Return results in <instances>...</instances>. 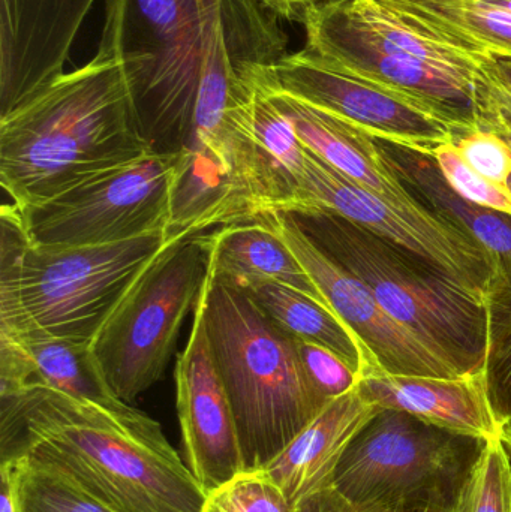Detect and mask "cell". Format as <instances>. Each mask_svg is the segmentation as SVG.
<instances>
[{"mask_svg": "<svg viewBox=\"0 0 511 512\" xmlns=\"http://www.w3.org/2000/svg\"><path fill=\"white\" fill-rule=\"evenodd\" d=\"M221 14L222 0H105L98 53L122 65L153 153L177 155L191 144Z\"/></svg>", "mask_w": 511, "mask_h": 512, "instance_id": "obj_5", "label": "cell"}, {"mask_svg": "<svg viewBox=\"0 0 511 512\" xmlns=\"http://www.w3.org/2000/svg\"><path fill=\"white\" fill-rule=\"evenodd\" d=\"M333 261L359 277L399 324L459 376L485 369V298L419 256L329 210L285 212Z\"/></svg>", "mask_w": 511, "mask_h": 512, "instance_id": "obj_6", "label": "cell"}, {"mask_svg": "<svg viewBox=\"0 0 511 512\" xmlns=\"http://www.w3.org/2000/svg\"><path fill=\"white\" fill-rule=\"evenodd\" d=\"M485 441L380 408L345 451L333 489L360 512L402 504L456 507Z\"/></svg>", "mask_w": 511, "mask_h": 512, "instance_id": "obj_8", "label": "cell"}, {"mask_svg": "<svg viewBox=\"0 0 511 512\" xmlns=\"http://www.w3.org/2000/svg\"><path fill=\"white\" fill-rule=\"evenodd\" d=\"M0 512H17L14 487H12L11 474L6 462H0Z\"/></svg>", "mask_w": 511, "mask_h": 512, "instance_id": "obj_36", "label": "cell"}, {"mask_svg": "<svg viewBox=\"0 0 511 512\" xmlns=\"http://www.w3.org/2000/svg\"><path fill=\"white\" fill-rule=\"evenodd\" d=\"M375 140L384 161L408 194L426 209L467 231L511 279V216L476 206L456 194L428 153L377 137Z\"/></svg>", "mask_w": 511, "mask_h": 512, "instance_id": "obj_19", "label": "cell"}, {"mask_svg": "<svg viewBox=\"0 0 511 512\" xmlns=\"http://www.w3.org/2000/svg\"><path fill=\"white\" fill-rule=\"evenodd\" d=\"M53 463L116 512H203L206 490L141 412L116 414L47 385L0 391V456Z\"/></svg>", "mask_w": 511, "mask_h": 512, "instance_id": "obj_1", "label": "cell"}, {"mask_svg": "<svg viewBox=\"0 0 511 512\" xmlns=\"http://www.w3.org/2000/svg\"><path fill=\"white\" fill-rule=\"evenodd\" d=\"M378 409L354 388L327 403L264 471L297 507L308 496L332 487L342 456Z\"/></svg>", "mask_w": 511, "mask_h": 512, "instance_id": "obj_17", "label": "cell"}, {"mask_svg": "<svg viewBox=\"0 0 511 512\" xmlns=\"http://www.w3.org/2000/svg\"><path fill=\"white\" fill-rule=\"evenodd\" d=\"M212 270L216 277L233 285L284 283L327 304L296 255L258 219L213 231Z\"/></svg>", "mask_w": 511, "mask_h": 512, "instance_id": "obj_22", "label": "cell"}, {"mask_svg": "<svg viewBox=\"0 0 511 512\" xmlns=\"http://www.w3.org/2000/svg\"><path fill=\"white\" fill-rule=\"evenodd\" d=\"M174 381L185 462L209 493L242 474L245 462L236 417L207 336L204 286L188 343L177 357Z\"/></svg>", "mask_w": 511, "mask_h": 512, "instance_id": "obj_14", "label": "cell"}, {"mask_svg": "<svg viewBox=\"0 0 511 512\" xmlns=\"http://www.w3.org/2000/svg\"><path fill=\"white\" fill-rule=\"evenodd\" d=\"M485 304L488 333L483 376L492 412L503 429L511 423V279L498 267Z\"/></svg>", "mask_w": 511, "mask_h": 512, "instance_id": "obj_25", "label": "cell"}, {"mask_svg": "<svg viewBox=\"0 0 511 512\" xmlns=\"http://www.w3.org/2000/svg\"><path fill=\"white\" fill-rule=\"evenodd\" d=\"M495 132V134L498 135V137L501 138V140L504 141V143L509 146L510 152H511V131H506V129H498V131H492Z\"/></svg>", "mask_w": 511, "mask_h": 512, "instance_id": "obj_39", "label": "cell"}, {"mask_svg": "<svg viewBox=\"0 0 511 512\" xmlns=\"http://www.w3.org/2000/svg\"><path fill=\"white\" fill-rule=\"evenodd\" d=\"M371 512H456V508L441 504H402Z\"/></svg>", "mask_w": 511, "mask_h": 512, "instance_id": "obj_37", "label": "cell"}, {"mask_svg": "<svg viewBox=\"0 0 511 512\" xmlns=\"http://www.w3.org/2000/svg\"><path fill=\"white\" fill-rule=\"evenodd\" d=\"M480 69L486 77L503 87L511 95V56H477Z\"/></svg>", "mask_w": 511, "mask_h": 512, "instance_id": "obj_34", "label": "cell"}, {"mask_svg": "<svg viewBox=\"0 0 511 512\" xmlns=\"http://www.w3.org/2000/svg\"><path fill=\"white\" fill-rule=\"evenodd\" d=\"M357 390L378 408L407 412L449 432L482 441L501 438V424L492 412L483 373L434 378L389 375L368 367Z\"/></svg>", "mask_w": 511, "mask_h": 512, "instance_id": "obj_16", "label": "cell"}, {"mask_svg": "<svg viewBox=\"0 0 511 512\" xmlns=\"http://www.w3.org/2000/svg\"><path fill=\"white\" fill-rule=\"evenodd\" d=\"M203 512H296L284 490L264 469L243 471L207 493Z\"/></svg>", "mask_w": 511, "mask_h": 512, "instance_id": "obj_29", "label": "cell"}, {"mask_svg": "<svg viewBox=\"0 0 511 512\" xmlns=\"http://www.w3.org/2000/svg\"><path fill=\"white\" fill-rule=\"evenodd\" d=\"M204 321L236 417L245 471H260L326 408L303 369L296 337L210 264ZM330 403V402H329Z\"/></svg>", "mask_w": 511, "mask_h": 512, "instance_id": "obj_3", "label": "cell"}, {"mask_svg": "<svg viewBox=\"0 0 511 512\" xmlns=\"http://www.w3.org/2000/svg\"><path fill=\"white\" fill-rule=\"evenodd\" d=\"M297 348L306 376L324 402H332L359 385L362 376L335 352L303 340H297Z\"/></svg>", "mask_w": 511, "mask_h": 512, "instance_id": "obj_31", "label": "cell"}, {"mask_svg": "<svg viewBox=\"0 0 511 512\" xmlns=\"http://www.w3.org/2000/svg\"><path fill=\"white\" fill-rule=\"evenodd\" d=\"M296 512H360L344 496L339 495L333 487L321 490L315 495L303 499L296 507Z\"/></svg>", "mask_w": 511, "mask_h": 512, "instance_id": "obj_33", "label": "cell"}, {"mask_svg": "<svg viewBox=\"0 0 511 512\" xmlns=\"http://www.w3.org/2000/svg\"><path fill=\"white\" fill-rule=\"evenodd\" d=\"M177 155L143 158L18 209L27 239L50 248L111 245L167 231Z\"/></svg>", "mask_w": 511, "mask_h": 512, "instance_id": "obj_9", "label": "cell"}, {"mask_svg": "<svg viewBox=\"0 0 511 512\" xmlns=\"http://www.w3.org/2000/svg\"><path fill=\"white\" fill-rule=\"evenodd\" d=\"M147 153L122 65L101 53L0 119V185L18 209Z\"/></svg>", "mask_w": 511, "mask_h": 512, "instance_id": "obj_2", "label": "cell"}, {"mask_svg": "<svg viewBox=\"0 0 511 512\" xmlns=\"http://www.w3.org/2000/svg\"><path fill=\"white\" fill-rule=\"evenodd\" d=\"M350 2L374 32L404 53L425 60L431 65L461 72L468 77L476 78L479 75L480 68L476 57L416 32L413 27L404 23L395 12L381 5L378 0H350Z\"/></svg>", "mask_w": 511, "mask_h": 512, "instance_id": "obj_27", "label": "cell"}, {"mask_svg": "<svg viewBox=\"0 0 511 512\" xmlns=\"http://www.w3.org/2000/svg\"><path fill=\"white\" fill-rule=\"evenodd\" d=\"M213 233L173 240L138 277L90 343L111 390L132 403L167 369L212 264Z\"/></svg>", "mask_w": 511, "mask_h": 512, "instance_id": "obj_7", "label": "cell"}, {"mask_svg": "<svg viewBox=\"0 0 511 512\" xmlns=\"http://www.w3.org/2000/svg\"><path fill=\"white\" fill-rule=\"evenodd\" d=\"M447 185L465 200L485 209L495 210L511 216V194L509 189L494 185L471 170L456 150L455 144L438 146L431 153Z\"/></svg>", "mask_w": 511, "mask_h": 512, "instance_id": "obj_30", "label": "cell"}, {"mask_svg": "<svg viewBox=\"0 0 511 512\" xmlns=\"http://www.w3.org/2000/svg\"><path fill=\"white\" fill-rule=\"evenodd\" d=\"M507 189H509L510 194H511V176H510V179H509V183H507Z\"/></svg>", "mask_w": 511, "mask_h": 512, "instance_id": "obj_40", "label": "cell"}, {"mask_svg": "<svg viewBox=\"0 0 511 512\" xmlns=\"http://www.w3.org/2000/svg\"><path fill=\"white\" fill-rule=\"evenodd\" d=\"M257 219L296 255L333 312L356 334L375 367L389 375L459 376L446 361L389 315L369 286L324 254L288 213H264Z\"/></svg>", "mask_w": 511, "mask_h": 512, "instance_id": "obj_13", "label": "cell"}, {"mask_svg": "<svg viewBox=\"0 0 511 512\" xmlns=\"http://www.w3.org/2000/svg\"><path fill=\"white\" fill-rule=\"evenodd\" d=\"M416 32L470 56H511V12L486 0H378Z\"/></svg>", "mask_w": 511, "mask_h": 512, "instance_id": "obj_21", "label": "cell"}, {"mask_svg": "<svg viewBox=\"0 0 511 512\" xmlns=\"http://www.w3.org/2000/svg\"><path fill=\"white\" fill-rule=\"evenodd\" d=\"M261 81L252 93V123L261 153L287 194L288 201L284 209L287 212L305 171L306 147L300 141L293 122L276 107Z\"/></svg>", "mask_w": 511, "mask_h": 512, "instance_id": "obj_26", "label": "cell"}, {"mask_svg": "<svg viewBox=\"0 0 511 512\" xmlns=\"http://www.w3.org/2000/svg\"><path fill=\"white\" fill-rule=\"evenodd\" d=\"M263 2L279 17L299 20L300 14L305 11V8L312 3L323 2V0H263Z\"/></svg>", "mask_w": 511, "mask_h": 512, "instance_id": "obj_35", "label": "cell"}, {"mask_svg": "<svg viewBox=\"0 0 511 512\" xmlns=\"http://www.w3.org/2000/svg\"><path fill=\"white\" fill-rule=\"evenodd\" d=\"M455 508L456 512H511V457L501 438L483 444Z\"/></svg>", "mask_w": 511, "mask_h": 512, "instance_id": "obj_28", "label": "cell"}, {"mask_svg": "<svg viewBox=\"0 0 511 512\" xmlns=\"http://www.w3.org/2000/svg\"><path fill=\"white\" fill-rule=\"evenodd\" d=\"M239 288L297 340L335 352L360 376L375 367L356 334L327 304L284 283L252 282Z\"/></svg>", "mask_w": 511, "mask_h": 512, "instance_id": "obj_23", "label": "cell"}, {"mask_svg": "<svg viewBox=\"0 0 511 512\" xmlns=\"http://www.w3.org/2000/svg\"><path fill=\"white\" fill-rule=\"evenodd\" d=\"M453 144L471 170L494 185L507 189L511 176V152L495 132L488 129L459 132L455 134Z\"/></svg>", "mask_w": 511, "mask_h": 512, "instance_id": "obj_32", "label": "cell"}, {"mask_svg": "<svg viewBox=\"0 0 511 512\" xmlns=\"http://www.w3.org/2000/svg\"><path fill=\"white\" fill-rule=\"evenodd\" d=\"M263 86L276 107L293 122L306 149L363 189L399 206L419 204L384 161L374 135L308 102Z\"/></svg>", "mask_w": 511, "mask_h": 512, "instance_id": "obj_18", "label": "cell"}, {"mask_svg": "<svg viewBox=\"0 0 511 512\" xmlns=\"http://www.w3.org/2000/svg\"><path fill=\"white\" fill-rule=\"evenodd\" d=\"M254 221V212L221 165L197 147L179 153L170 195V237Z\"/></svg>", "mask_w": 511, "mask_h": 512, "instance_id": "obj_20", "label": "cell"}, {"mask_svg": "<svg viewBox=\"0 0 511 512\" xmlns=\"http://www.w3.org/2000/svg\"><path fill=\"white\" fill-rule=\"evenodd\" d=\"M96 0H0V119L63 74Z\"/></svg>", "mask_w": 511, "mask_h": 512, "instance_id": "obj_15", "label": "cell"}, {"mask_svg": "<svg viewBox=\"0 0 511 512\" xmlns=\"http://www.w3.org/2000/svg\"><path fill=\"white\" fill-rule=\"evenodd\" d=\"M299 21L305 26L306 48L324 62L413 99L455 134L480 129L479 75L468 77L404 53L374 32L350 0L312 3Z\"/></svg>", "mask_w": 511, "mask_h": 512, "instance_id": "obj_10", "label": "cell"}, {"mask_svg": "<svg viewBox=\"0 0 511 512\" xmlns=\"http://www.w3.org/2000/svg\"><path fill=\"white\" fill-rule=\"evenodd\" d=\"M167 231L111 245H32L15 204L0 212V319L24 315L59 339L92 343L138 277L173 240Z\"/></svg>", "mask_w": 511, "mask_h": 512, "instance_id": "obj_4", "label": "cell"}, {"mask_svg": "<svg viewBox=\"0 0 511 512\" xmlns=\"http://www.w3.org/2000/svg\"><path fill=\"white\" fill-rule=\"evenodd\" d=\"M263 83L335 114L374 137L428 155L455 140L453 128L413 99L336 68L308 48L287 54Z\"/></svg>", "mask_w": 511, "mask_h": 512, "instance_id": "obj_12", "label": "cell"}, {"mask_svg": "<svg viewBox=\"0 0 511 512\" xmlns=\"http://www.w3.org/2000/svg\"><path fill=\"white\" fill-rule=\"evenodd\" d=\"M329 210L419 256L459 285L486 298L497 261L467 231L423 207L399 206L363 189L306 149L305 171L287 212Z\"/></svg>", "mask_w": 511, "mask_h": 512, "instance_id": "obj_11", "label": "cell"}, {"mask_svg": "<svg viewBox=\"0 0 511 512\" xmlns=\"http://www.w3.org/2000/svg\"><path fill=\"white\" fill-rule=\"evenodd\" d=\"M501 441L506 445L511 457V423L504 424L503 429H501Z\"/></svg>", "mask_w": 511, "mask_h": 512, "instance_id": "obj_38", "label": "cell"}, {"mask_svg": "<svg viewBox=\"0 0 511 512\" xmlns=\"http://www.w3.org/2000/svg\"><path fill=\"white\" fill-rule=\"evenodd\" d=\"M6 462L17 512H116L62 469L29 453Z\"/></svg>", "mask_w": 511, "mask_h": 512, "instance_id": "obj_24", "label": "cell"}]
</instances>
